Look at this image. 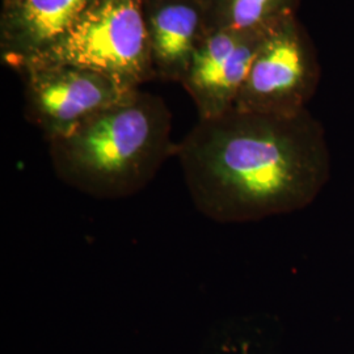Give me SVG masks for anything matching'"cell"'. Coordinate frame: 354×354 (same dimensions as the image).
<instances>
[{"instance_id": "obj_11", "label": "cell", "mask_w": 354, "mask_h": 354, "mask_svg": "<svg viewBox=\"0 0 354 354\" xmlns=\"http://www.w3.org/2000/svg\"><path fill=\"white\" fill-rule=\"evenodd\" d=\"M1 1H3V0H1Z\"/></svg>"}, {"instance_id": "obj_1", "label": "cell", "mask_w": 354, "mask_h": 354, "mask_svg": "<svg viewBox=\"0 0 354 354\" xmlns=\"http://www.w3.org/2000/svg\"><path fill=\"white\" fill-rule=\"evenodd\" d=\"M175 156L194 206L219 223L302 210L330 176L326 133L310 111L277 117L231 109L198 120Z\"/></svg>"}, {"instance_id": "obj_6", "label": "cell", "mask_w": 354, "mask_h": 354, "mask_svg": "<svg viewBox=\"0 0 354 354\" xmlns=\"http://www.w3.org/2000/svg\"><path fill=\"white\" fill-rule=\"evenodd\" d=\"M269 33H206L180 83L194 102L198 120L234 109L254 55Z\"/></svg>"}, {"instance_id": "obj_8", "label": "cell", "mask_w": 354, "mask_h": 354, "mask_svg": "<svg viewBox=\"0 0 354 354\" xmlns=\"http://www.w3.org/2000/svg\"><path fill=\"white\" fill-rule=\"evenodd\" d=\"M145 6L155 79L181 83L207 33L201 0H163Z\"/></svg>"}, {"instance_id": "obj_7", "label": "cell", "mask_w": 354, "mask_h": 354, "mask_svg": "<svg viewBox=\"0 0 354 354\" xmlns=\"http://www.w3.org/2000/svg\"><path fill=\"white\" fill-rule=\"evenodd\" d=\"M89 0H3L0 54L15 70L62 37Z\"/></svg>"}, {"instance_id": "obj_5", "label": "cell", "mask_w": 354, "mask_h": 354, "mask_svg": "<svg viewBox=\"0 0 354 354\" xmlns=\"http://www.w3.org/2000/svg\"><path fill=\"white\" fill-rule=\"evenodd\" d=\"M19 73L26 83V118L42 131L46 142L71 133L136 91L111 76L76 66H28Z\"/></svg>"}, {"instance_id": "obj_3", "label": "cell", "mask_w": 354, "mask_h": 354, "mask_svg": "<svg viewBox=\"0 0 354 354\" xmlns=\"http://www.w3.org/2000/svg\"><path fill=\"white\" fill-rule=\"evenodd\" d=\"M58 64L99 71L131 89L155 79L143 0H89L62 37L17 71Z\"/></svg>"}, {"instance_id": "obj_2", "label": "cell", "mask_w": 354, "mask_h": 354, "mask_svg": "<svg viewBox=\"0 0 354 354\" xmlns=\"http://www.w3.org/2000/svg\"><path fill=\"white\" fill-rule=\"evenodd\" d=\"M172 114L165 100L136 89L71 133L48 140L51 165L66 185L102 200L145 189L169 156Z\"/></svg>"}, {"instance_id": "obj_9", "label": "cell", "mask_w": 354, "mask_h": 354, "mask_svg": "<svg viewBox=\"0 0 354 354\" xmlns=\"http://www.w3.org/2000/svg\"><path fill=\"white\" fill-rule=\"evenodd\" d=\"M302 0H201L207 32L269 33L298 16Z\"/></svg>"}, {"instance_id": "obj_10", "label": "cell", "mask_w": 354, "mask_h": 354, "mask_svg": "<svg viewBox=\"0 0 354 354\" xmlns=\"http://www.w3.org/2000/svg\"><path fill=\"white\" fill-rule=\"evenodd\" d=\"M158 1H163V0H143V4H151V3H158Z\"/></svg>"}, {"instance_id": "obj_4", "label": "cell", "mask_w": 354, "mask_h": 354, "mask_svg": "<svg viewBox=\"0 0 354 354\" xmlns=\"http://www.w3.org/2000/svg\"><path fill=\"white\" fill-rule=\"evenodd\" d=\"M322 76L317 48L298 16L276 26L254 55L234 109L292 117L304 113Z\"/></svg>"}]
</instances>
